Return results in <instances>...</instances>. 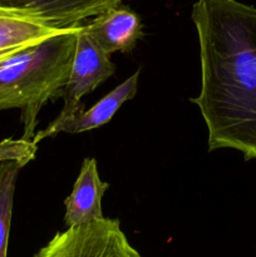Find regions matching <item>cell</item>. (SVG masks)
<instances>
[{
	"mask_svg": "<svg viewBox=\"0 0 256 257\" xmlns=\"http://www.w3.org/2000/svg\"><path fill=\"white\" fill-rule=\"evenodd\" d=\"M109 183L102 182L94 158H85L72 193L64 200V221L68 227L103 220L102 197Z\"/></svg>",
	"mask_w": 256,
	"mask_h": 257,
	"instance_id": "7",
	"label": "cell"
},
{
	"mask_svg": "<svg viewBox=\"0 0 256 257\" xmlns=\"http://www.w3.org/2000/svg\"><path fill=\"white\" fill-rule=\"evenodd\" d=\"M34 257H142L120 230L119 220L103 218L58 232Z\"/></svg>",
	"mask_w": 256,
	"mask_h": 257,
	"instance_id": "4",
	"label": "cell"
},
{
	"mask_svg": "<svg viewBox=\"0 0 256 257\" xmlns=\"http://www.w3.org/2000/svg\"><path fill=\"white\" fill-rule=\"evenodd\" d=\"M25 165L8 161L0 165V257H8L13 200L18 175Z\"/></svg>",
	"mask_w": 256,
	"mask_h": 257,
	"instance_id": "10",
	"label": "cell"
},
{
	"mask_svg": "<svg viewBox=\"0 0 256 257\" xmlns=\"http://www.w3.org/2000/svg\"><path fill=\"white\" fill-rule=\"evenodd\" d=\"M122 0H0V9L17 13L52 29L83 25L88 18L120 5Z\"/></svg>",
	"mask_w": 256,
	"mask_h": 257,
	"instance_id": "5",
	"label": "cell"
},
{
	"mask_svg": "<svg viewBox=\"0 0 256 257\" xmlns=\"http://www.w3.org/2000/svg\"><path fill=\"white\" fill-rule=\"evenodd\" d=\"M79 27L64 30L0 60V110H22V140L33 141L43 105L64 95Z\"/></svg>",
	"mask_w": 256,
	"mask_h": 257,
	"instance_id": "2",
	"label": "cell"
},
{
	"mask_svg": "<svg viewBox=\"0 0 256 257\" xmlns=\"http://www.w3.org/2000/svg\"><path fill=\"white\" fill-rule=\"evenodd\" d=\"M37 146L33 143V141L7 138L0 142V162L15 161L23 165H28L35 158L38 150Z\"/></svg>",
	"mask_w": 256,
	"mask_h": 257,
	"instance_id": "11",
	"label": "cell"
},
{
	"mask_svg": "<svg viewBox=\"0 0 256 257\" xmlns=\"http://www.w3.org/2000/svg\"><path fill=\"white\" fill-rule=\"evenodd\" d=\"M83 28L90 39L109 57L115 52H132L143 35L140 17L122 5L102 13Z\"/></svg>",
	"mask_w": 256,
	"mask_h": 257,
	"instance_id": "6",
	"label": "cell"
},
{
	"mask_svg": "<svg viewBox=\"0 0 256 257\" xmlns=\"http://www.w3.org/2000/svg\"><path fill=\"white\" fill-rule=\"evenodd\" d=\"M115 72V65L110 62L109 55L105 54L85 33L80 25L77 35L74 60L70 69L68 83L64 88V105L58 117L40 131L33 138V143L38 145L40 141L58 135V128L67 120L83 112L84 105L80 99L88 93L93 92L100 83L112 77Z\"/></svg>",
	"mask_w": 256,
	"mask_h": 257,
	"instance_id": "3",
	"label": "cell"
},
{
	"mask_svg": "<svg viewBox=\"0 0 256 257\" xmlns=\"http://www.w3.org/2000/svg\"><path fill=\"white\" fill-rule=\"evenodd\" d=\"M64 30L52 29L17 13L0 9V60Z\"/></svg>",
	"mask_w": 256,
	"mask_h": 257,
	"instance_id": "9",
	"label": "cell"
},
{
	"mask_svg": "<svg viewBox=\"0 0 256 257\" xmlns=\"http://www.w3.org/2000/svg\"><path fill=\"white\" fill-rule=\"evenodd\" d=\"M140 73V69H138L122 84L115 87L112 92H109L99 102L95 103L92 108H89L88 110H83L74 118L63 123L58 128V133L65 132L74 135V133L95 130V128L102 127L105 123L109 122L115 112L122 107L123 103L132 99L136 95Z\"/></svg>",
	"mask_w": 256,
	"mask_h": 257,
	"instance_id": "8",
	"label": "cell"
},
{
	"mask_svg": "<svg viewBox=\"0 0 256 257\" xmlns=\"http://www.w3.org/2000/svg\"><path fill=\"white\" fill-rule=\"evenodd\" d=\"M201 90L191 98L208 132V151L231 148L256 160V8L237 0H197Z\"/></svg>",
	"mask_w": 256,
	"mask_h": 257,
	"instance_id": "1",
	"label": "cell"
}]
</instances>
